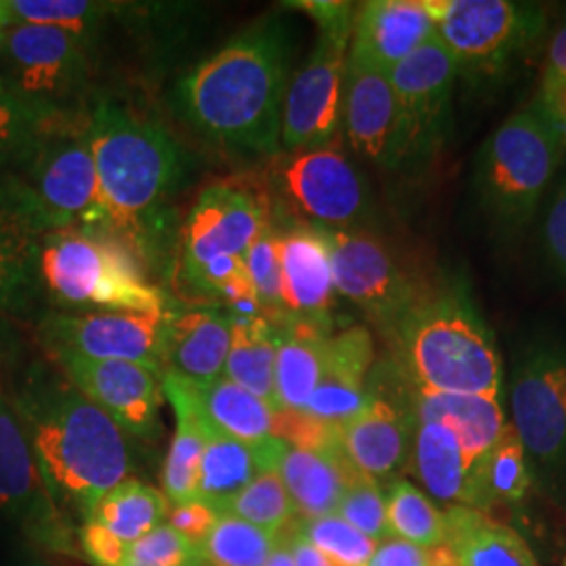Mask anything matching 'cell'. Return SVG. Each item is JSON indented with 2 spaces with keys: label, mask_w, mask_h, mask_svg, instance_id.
I'll list each match as a JSON object with an SVG mask.
<instances>
[{
  "label": "cell",
  "mask_w": 566,
  "mask_h": 566,
  "mask_svg": "<svg viewBox=\"0 0 566 566\" xmlns=\"http://www.w3.org/2000/svg\"><path fill=\"white\" fill-rule=\"evenodd\" d=\"M405 378L426 390L500 399L504 369L464 290L422 296L397 327Z\"/></svg>",
  "instance_id": "obj_3"
},
{
  "label": "cell",
  "mask_w": 566,
  "mask_h": 566,
  "mask_svg": "<svg viewBox=\"0 0 566 566\" xmlns=\"http://www.w3.org/2000/svg\"><path fill=\"white\" fill-rule=\"evenodd\" d=\"M88 139L102 189L103 224L143 233L181 175L177 143L154 122L118 103L99 102L88 116Z\"/></svg>",
  "instance_id": "obj_4"
},
{
  "label": "cell",
  "mask_w": 566,
  "mask_h": 566,
  "mask_svg": "<svg viewBox=\"0 0 566 566\" xmlns=\"http://www.w3.org/2000/svg\"><path fill=\"white\" fill-rule=\"evenodd\" d=\"M340 126L350 147L376 166L392 170L411 160L403 112L388 74L350 55L344 76Z\"/></svg>",
  "instance_id": "obj_15"
},
{
  "label": "cell",
  "mask_w": 566,
  "mask_h": 566,
  "mask_svg": "<svg viewBox=\"0 0 566 566\" xmlns=\"http://www.w3.org/2000/svg\"><path fill=\"white\" fill-rule=\"evenodd\" d=\"M231 332L233 315L217 306H189L168 313L163 332V374L191 385L223 378Z\"/></svg>",
  "instance_id": "obj_20"
},
{
  "label": "cell",
  "mask_w": 566,
  "mask_h": 566,
  "mask_svg": "<svg viewBox=\"0 0 566 566\" xmlns=\"http://www.w3.org/2000/svg\"><path fill=\"white\" fill-rule=\"evenodd\" d=\"M280 256L285 317L329 332L336 287L322 229L304 223L285 229L280 233Z\"/></svg>",
  "instance_id": "obj_19"
},
{
  "label": "cell",
  "mask_w": 566,
  "mask_h": 566,
  "mask_svg": "<svg viewBox=\"0 0 566 566\" xmlns=\"http://www.w3.org/2000/svg\"><path fill=\"white\" fill-rule=\"evenodd\" d=\"M539 242L549 271L566 283V179L547 200Z\"/></svg>",
  "instance_id": "obj_46"
},
{
  "label": "cell",
  "mask_w": 566,
  "mask_h": 566,
  "mask_svg": "<svg viewBox=\"0 0 566 566\" xmlns=\"http://www.w3.org/2000/svg\"><path fill=\"white\" fill-rule=\"evenodd\" d=\"M386 521L392 537L422 547L446 546V516L418 486L395 481L386 493Z\"/></svg>",
  "instance_id": "obj_37"
},
{
  "label": "cell",
  "mask_w": 566,
  "mask_h": 566,
  "mask_svg": "<svg viewBox=\"0 0 566 566\" xmlns=\"http://www.w3.org/2000/svg\"><path fill=\"white\" fill-rule=\"evenodd\" d=\"M18 409L53 504H67L86 521L130 472L126 432L65 376H32Z\"/></svg>",
  "instance_id": "obj_2"
},
{
  "label": "cell",
  "mask_w": 566,
  "mask_h": 566,
  "mask_svg": "<svg viewBox=\"0 0 566 566\" xmlns=\"http://www.w3.org/2000/svg\"><path fill=\"white\" fill-rule=\"evenodd\" d=\"M219 518H221V514L214 507L193 500V502L172 507L166 525L172 526L175 531L181 533L182 537H187L189 542L200 546L208 537V533L214 528Z\"/></svg>",
  "instance_id": "obj_51"
},
{
  "label": "cell",
  "mask_w": 566,
  "mask_h": 566,
  "mask_svg": "<svg viewBox=\"0 0 566 566\" xmlns=\"http://www.w3.org/2000/svg\"><path fill=\"white\" fill-rule=\"evenodd\" d=\"M269 224L263 196L227 182L203 189L182 229V275L219 256L243 259Z\"/></svg>",
  "instance_id": "obj_17"
},
{
  "label": "cell",
  "mask_w": 566,
  "mask_h": 566,
  "mask_svg": "<svg viewBox=\"0 0 566 566\" xmlns=\"http://www.w3.org/2000/svg\"><path fill=\"white\" fill-rule=\"evenodd\" d=\"M277 535L223 514L200 544L208 566H264Z\"/></svg>",
  "instance_id": "obj_39"
},
{
  "label": "cell",
  "mask_w": 566,
  "mask_h": 566,
  "mask_svg": "<svg viewBox=\"0 0 566 566\" xmlns=\"http://www.w3.org/2000/svg\"><path fill=\"white\" fill-rule=\"evenodd\" d=\"M565 143L531 103L483 143L474 164V196L495 233L514 238L537 214L563 160Z\"/></svg>",
  "instance_id": "obj_5"
},
{
  "label": "cell",
  "mask_w": 566,
  "mask_h": 566,
  "mask_svg": "<svg viewBox=\"0 0 566 566\" xmlns=\"http://www.w3.org/2000/svg\"><path fill=\"white\" fill-rule=\"evenodd\" d=\"M298 518L336 514L348 483L361 474L344 455V449L315 451L285 443L277 470Z\"/></svg>",
  "instance_id": "obj_27"
},
{
  "label": "cell",
  "mask_w": 566,
  "mask_h": 566,
  "mask_svg": "<svg viewBox=\"0 0 566 566\" xmlns=\"http://www.w3.org/2000/svg\"><path fill=\"white\" fill-rule=\"evenodd\" d=\"M322 233L336 294L357 304L385 329L397 332L424 294H418L416 283L376 238L355 229H322Z\"/></svg>",
  "instance_id": "obj_13"
},
{
  "label": "cell",
  "mask_w": 566,
  "mask_h": 566,
  "mask_svg": "<svg viewBox=\"0 0 566 566\" xmlns=\"http://www.w3.org/2000/svg\"><path fill=\"white\" fill-rule=\"evenodd\" d=\"M443 516L453 566H539L525 539L485 512L449 506Z\"/></svg>",
  "instance_id": "obj_28"
},
{
  "label": "cell",
  "mask_w": 566,
  "mask_h": 566,
  "mask_svg": "<svg viewBox=\"0 0 566 566\" xmlns=\"http://www.w3.org/2000/svg\"><path fill=\"white\" fill-rule=\"evenodd\" d=\"M544 72L566 74V21H563L547 39Z\"/></svg>",
  "instance_id": "obj_53"
},
{
  "label": "cell",
  "mask_w": 566,
  "mask_h": 566,
  "mask_svg": "<svg viewBox=\"0 0 566 566\" xmlns=\"http://www.w3.org/2000/svg\"><path fill=\"white\" fill-rule=\"evenodd\" d=\"M296 533L338 566H367L378 544H374L338 514L319 518H296Z\"/></svg>",
  "instance_id": "obj_41"
},
{
  "label": "cell",
  "mask_w": 566,
  "mask_h": 566,
  "mask_svg": "<svg viewBox=\"0 0 566 566\" xmlns=\"http://www.w3.org/2000/svg\"><path fill=\"white\" fill-rule=\"evenodd\" d=\"M109 4L91 0H0V23L53 25L86 36L109 13Z\"/></svg>",
  "instance_id": "obj_38"
},
{
  "label": "cell",
  "mask_w": 566,
  "mask_h": 566,
  "mask_svg": "<svg viewBox=\"0 0 566 566\" xmlns=\"http://www.w3.org/2000/svg\"><path fill=\"white\" fill-rule=\"evenodd\" d=\"M437 36L458 65V78L485 84L504 78L544 41L547 13L535 2L424 0Z\"/></svg>",
  "instance_id": "obj_8"
},
{
  "label": "cell",
  "mask_w": 566,
  "mask_h": 566,
  "mask_svg": "<svg viewBox=\"0 0 566 566\" xmlns=\"http://www.w3.org/2000/svg\"><path fill=\"white\" fill-rule=\"evenodd\" d=\"M124 566H208L200 546L182 537L172 526H156L139 542L130 544Z\"/></svg>",
  "instance_id": "obj_45"
},
{
  "label": "cell",
  "mask_w": 566,
  "mask_h": 566,
  "mask_svg": "<svg viewBox=\"0 0 566 566\" xmlns=\"http://www.w3.org/2000/svg\"><path fill=\"white\" fill-rule=\"evenodd\" d=\"M0 510L41 528L42 537L55 531L57 506L42 481L41 468L18 416L0 397Z\"/></svg>",
  "instance_id": "obj_24"
},
{
  "label": "cell",
  "mask_w": 566,
  "mask_h": 566,
  "mask_svg": "<svg viewBox=\"0 0 566 566\" xmlns=\"http://www.w3.org/2000/svg\"><path fill=\"white\" fill-rule=\"evenodd\" d=\"M41 231L21 202L13 179L0 182V304H13L36 277Z\"/></svg>",
  "instance_id": "obj_33"
},
{
  "label": "cell",
  "mask_w": 566,
  "mask_h": 566,
  "mask_svg": "<svg viewBox=\"0 0 566 566\" xmlns=\"http://www.w3.org/2000/svg\"><path fill=\"white\" fill-rule=\"evenodd\" d=\"M223 514L240 518L250 525L261 526L275 535H280L283 528H287L298 518L296 507L292 504L277 472H264L259 479H254L242 493H238L229 502Z\"/></svg>",
  "instance_id": "obj_40"
},
{
  "label": "cell",
  "mask_w": 566,
  "mask_h": 566,
  "mask_svg": "<svg viewBox=\"0 0 566 566\" xmlns=\"http://www.w3.org/2000/svg\"><path fill=\"white\" fill-rule=\"evenodd\" d=\"M187 385L191 388L203 422L212 432L243 443H256L275 437L277 409L243 390L242 386L233 385L224 376L206 385Z\"/></svg>",
  "instance_id": "obj_32"
},
{
  "label": "cell",
  "mask_w": 566,
  "mask_h": 566,
  "mask_svg": "<svg viewBox=\"0 0 566 566\" xmlns=\"http://www.w3.org/2000/svg\"><path fill=\"white\" fill-rule=\"evenodd\" d=\"M168 311L57 313L42 324L51 357L76 355L93 361H130L163 371V332Z\"/></svg>",
  "instance_id": "obj_14"
},
{
  "label": "cell",
  "mask_w": 566,
  "mask_h": 566,
  "mask_svg": "<svg viewBox=\"0 0 566 566\" xmlns=\"http://www.w3.org/2000/svg\"><path fill=\"white\" fill-rule=\"evenodd\" d=\"M374 364V340L365 327L329 334L325 344L324 374L304 413L329 424H343L371 401L365 380Z\"/></svg>",
  "instance_id": "obj_23"
},
{
  "label": "cell",
  "mask_w": 566,
  "mask_h": 566,
  "mask_svg": "<svg viewBox=\"0 0 566 566\" xmlns=\"http://www.w3.org/2000/svg\"><path fill=\"white\" fill-rule=\"evenodd\" d=\"M36 277L65 306L99 311H164V294L143 280L122 243L93 231L44 233L36 252Z\"/></svg>",
  "instance_id": "obj_7"
},
{
  "label": "cell",
  "mask_w": 566,
  "mask_h": 566,
  "mask_svg": "<svg viewBox=\"0 0 566 566\" xmlns=\"http://www.w3.org/2000/svg\"><path fill=\"white\" fill-rule=\"evenodd\" d=\"M63 376L103 409L124 432L151 437L163 403V371L130 361H93L76 355L53 357Z\"/></svg>",
  "instance_id": "obj_18"
},
{
  "label": "cell",
  "mask_w": 566,
  "mask_h": 566,
  "mask_svg": "<svg viewBox=\"0 0 566 566\" xmlns=\"http://www.w3.org/2000/svg\"><path fill=\"white\" fill-rule=\"evenodd\" d=\"M82 549L95 566H124L128 558L130 544L112 535L107 528L95 521H84L81 528Z\"/></svg>",
  "instance_id": "obj_49"
},
{
  "label": "cell",
  "mask_w": 566,
  "mask_h": 566,
  "mask_svg": "<svg viewBox=\"0 0 566 566\" xmlns=\"http://www.w3.org/2000/svg\"><path fill=\"white\" fill-rule=\"evenodd\" d=\"M367 566H453V560L446 546L422 547L390 537L378 544Z\"/></svg>",
  "instance_id": "obj_47"
},
{
  "label": "cell",
  "mask_w": 566,
  "mask_h": 566,
  "mask_svg": "<svg viewBox=\"0 0 566 566\" xmlns=\"http://www.w3.org/2000/svg\"><path fill=\"white\" fill-rule=\"evenodd\" d=\"M397 403L403 405L413 424H443L451 428L474 460L485 455L506 426L500 399L434 392L413 385L411 380H407L403 401Z\"/></svg>",
  "instance_id": "obj_25"
},
{
  "label": "cell",
  "mask_w": 566,
  "mask_h": 566,
  "mask_svg": "<svg viewBox=\"0 0 566 566\" xmlns=\"http://www.w3.org/2000/svg\"><path fill=\"white\" fill-rule=\"evenodd\" d=\"M46 120L0 78V164L23 163Z\"/></svg>",
  "instance_id": "obj_43"
},
{
  "label": "cell",
  "mask_w": 566,
  "mask_h": 566,
  "mask_svg": "<svg viewBox=\"0 0 566 566\" xmlns=\"http://www.w3.org/2000/svg\"><path fill=\"white\" fill-rule=\"evenodd\" d=\"M245 275V264L243 259L238 256H219L210 263L202 264L200 269L182 275V280L193 287V292L210 296V298H219V294L223 292L229 283L240 280Z\"/></svg>",
  "instance_id": "obj_48"
},
{
  "label": "cell",
  "mask_w": 566,
  "mask_h": 566,
  "mask_svg": "<svg viewBox=\"0 0 566 566\" xmlns=\"http://www.w3.org/2000/svg\"><path fill=\"white\" fill-rule=\"evenodd\" d=\"M2 81L42 116L70 114L88 76L86 36L53 25L7 28Z\"/></svg>",
  "instance_id": "obj_11"
},
{
  "label": "cell",
  "mask_w": 566,
  "mask_h": 566,
  "mask_svg": "<svg viewBox=\"0 0 566 566\" xmlns=\"http://www.w3.org/2000/svg\"><path fill=\"white\" fill-rule=\"evenodd\" d=\"M533 485L525 449L514 430L506 424L500 439L474 465L465 507L489 512L497 506L521 504Z\"/></svg>",
  "instance_id": "obj_34"
},
{
  "label": "cell",
  "mask_w": 566,
  "mask_h": 566,
  "mask_svg": "<svg viewBox=\"0 0 566 566\" xmlns=\"http://www.w3.org/2000/svg\"><path fill=\"white\" fill-rule=\"evenodd\" d=\"M403 112L411 160L437 151L449 135L458 65L439 36H432L388 72Z\"/></svg>",
  "instance_id": "obj_16"
},
{
  "label": "cell",
  "mask_w": 566,
  "mask_h": 566,
  "mask_svg": "<svg viewBox=\"0 0 566 566\" xmlns=\"http://www.w3.org/2000/svg\"><path fill=\"white\" fill-rule=\"evenodd\" d=\"M512 418L531 479L566 500V343L535 338L512 371Z\"/></svg>",
  "instance_id": "obj_10"
},
{
  "label": "cell",
  "mask_w": 566,
  "mask_h": 566,
  "mask_svg": "<svg viewBox=\"0 0 566 566\" xmlns=\"http://www.w3.org/2000/svg\"><path fill=\"white\" fill-rule=\"evenodd\" d=\"M413 472L430 495L453 506L468 504L472 472L479 460L465 451L458 434L443 424H416L411 447Z\"/></svg>",
  "instance_id": "obj_31"
},
{
  "label": "cell",
  "mask_w": 566,
  "mask_h": 566,
  "mask_svg": "<svg viewBox=\"0 0 566 566\" xmlns=\"http://www.w3.org/2000/svg\"><path fill=\"white\" fill-rule=\"evenodd\" d=\"M319 28L317 44L290 81L282 118V149L296 154L329 145L340 128L344 76L355 23L350 2H301Z\"/></svg>",
  "instance_id": "obj_9"
},
{
  "label": "cell",
  "mask_w": 566,
  "mask_h": 566,
  "mask_svg": "<svg viewBox=\"0 0 566 566\" xmlns=\"http://www.w3.org/2000/svg\"><path fill=\"white\" fill-rule=\"evenodd\" d=\"M282 535L287 539V546L292 549L296 566H338L336 563H332L327 556H324L319 549L306 544L303 537L296 533L294 523L287 528H283Z\"/></svg>",
  "instance_id": "obj_52"
},
{
  "label": "cell",
  "mask_w": 566,
  "mask_h": 566,
  "mask_svg": "<svg viewBox=\"0 0 566 566\" xmlns=\"http://www.w3.org/2000/svg\"><path fill=\"white\" fill-rule=\"evenodd\" d=\"M533 105L566 147V74L544 72L542 88Z\"/></svg>",
  "instance_id": "obj_50"
},
{
  "label": "cell",
  "mask_w": 566,
  "mask_h": 566,
  "mask_svg": "<svg viewBox=\"0 0 566 566\" xmlns=\"http://www.w3.org/2000/svg\"><path fill=\"white\" fill-rule=\"evenodd\" d=\"M13 179L21 202L42 235L51 231H91L103 224L102 189L88 118L60 114L44 122L41 135Z\"/></svg>",
  "instance_id": "obj_6"
},
{
  "label": "cell",
  "mask_w": 566,
  "mask_h": 566,
  "mask_svg": "<svg viewBox=\"0 0 566 566\" xmlns=\"http://www.w3.org/2000/svg\"><path fill=\"white\" fill-rule=\"evenodd\" d=\"M336 514L374 544H382L392 537L386 521V495L376 481L364 474H357L348 483Z\"/></svg>",
  "instance_id": "obj_44"
},
{
  "label": "cell",
  "mask_w": 566,
  "mask_h": 566,
  "mask_svg": "<svg viewBox=\"0 0 566 566\" xmlns=\"http://www.w3.org/2000/svg\"><path fill=\"white\" fill-rule=\"evenodd\" d=\"M264 566H296L292 549L287 546V539L283 537L282 533L277 535V544L273 547V552L269 554Z\"/></svg>",
  "instance_id": "obj_54"
},
{
  "label": "cell",
  "mask_w": 566,
  "mask_h": 566,
  "mask_svg": "<svg viewBox=\"0 0 566 566\" xmlns=\"http://www.w3.org/2000/svg\"><path fill=\"white\" fill-rule=\"evenodd\" d=\"M416 424L403 405L371 395L361 413L340 424L344 455L367 479L395 476L411 458Z\"/></svg>",
  "instance_id": "obj_22"
},
{
  "label": "cell",
  "mask_w": 566,
  "mask_h": 566,
  "mask_svg": "<svg viewBox=\"0 0 566 566\" xmlns=\"http://www.w3.org/2000/svg\"><path fill=\"white\" fill-rule=\"evenodd\" d=\"M292 41L282 21H263L182 78L181 114L206 139L275 156L282 151Z\"/></svg>",
  "instance_id": "obj_1"
},
{
  "label": "cell",
  "mask_w": 566,
  "mask_h": 566,
  "mask_svg": "<svg viewBox=\"0 0 566 566\" xmlns=\"http://www.w3.org/2000/svg\"><path fill=\"white\" fill-rule=\"evenodd\" d=\"M275 357H277V327L271 317H233L231 348L224 364V378L243 390L275 403ZM280 411V409H277Z\"/></svg>",
  "instance_id": "obj_35"
},
{
  "label": "cell",
  "mask_w": 566,
  "mask_h": 566,
  "mask_svg": "<svg viewBox=\"0 0 566 566\" xmlns=\"http://www.w3.org/2000/svg\"><path fill=\"white\" fill-rule=\"evenodd\" d=\"M168 504L170 502L166 500L164 491L135 479H126L103 495L88 518L107 528L122 542L135 544L168 521Z\"/></svg>",
  "instance_id": "obj_36"
},
{
  "label": "cell",
  "mask_w": 566,
  "mask_h": 566,
  "mask_svg": "<svg viewBox=\"0 0 566 566\" xmlns=\"http://www.w3.org/2000/svg\"><path fill=\"white\" fill-rule=\"evenodd\" d=\"M163 392L177 413V434L164 462V495L170 504L181 506L196 500L203 447L210 428L203 422L191 388L185 380L172 374H163Z\"/></svg>",
  "instance_id": "obj_29"
},
{
  "label": "cell",
  "mask_w": 566,
  "mask_h": 566,
  "mask_svg": "<svg viewBox=\"0 0 566 566\" xmlns=\"http://www.w3.org/2000/svg\"><path fill=\"white\" fill-rule=\"evenodd\" d=\"M432 36L437 25L424 0H371L355 13L348 55L388 74Z\"/></svg>",
  "instance_id": "obj_21"
},
{
  "label": "cell",
  "mask_w": 566,
  "mask_h": 566,
  "mask_svg": "<svg viewBox=\"0 0 566 566\" xmlns=\"http://www.w3.org/2000/svg\"><path fill=\"white\" fill-rule=\"evenodd\" d=\"M245 273L254 287L256 301L264 317H285L282 296V256H280V231L269 224L256 242L243 256Z\"/></svg>",
  "instance_id": "obj_42"
},
{
  "label": "cell",
  "mask_w": 566,
  "mask_h": 566,
  "mask_svg": "<svg viewBox=\"0 0 566 566\" xmlns=\"http://www.w3.org/2000/svg\"><path fill=\"white\" fill-rule=\"evenodd\" d=\"M285 441L269 437L256 443L217 434L210 430L203 447L196 500L223 514L229 502L264 472H275Z\"/></svg>",
  "instance_id": "obj_26"
},
{
  "label": "cell",
  "mask_w": 566,
  "mask_h": 566,
  "mask_svg": "<svg viewBox=\"0 0 566 566\" xmlns=\"http://www.w3.org/2000/svg\"><path fill=\"white\" fill-rule=\"evenodd\" d=\"M4 34H7V28L0 23V51H2V42H4Z\"/></svg>",
  "instance_id": "obj_55"
},
{
  "label": "cell",
  "mask_w": 566,
  "mask_h": 566,
  "mask_svg": "<svg viewBox=\"0 0 566 566\" xmlns=\"http://www.w3.org/2000/svg\"><path fill=\"white\" fill-rule=\"evenodd\" d=\"M271 181L304 224L350 231L369 212L364 177L338 147L325 145L287 154L275 164Z\"/></svg>",
  "instance_id": "obj_12"
},
{
  "label": "cell",
  "mask_w": 566,
  "mask_h": 566,
  "mask_svg": "<svg viewBox=\"0 0 566 566\" xmlns=\"http://www.w3.org/2000/svg\"><path fill=\"white\" fill-rule=\"evenodd\" d=\"M275 403L280 411H304L324 374L329 332L292 317L275 319Z\"/></svg>",
  "instance_id": "obj_30"
}]
</instances>
